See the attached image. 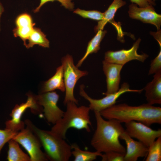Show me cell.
Returning <instances> with one entry per match:
<instances>
[{
	"label": "cell",
	"instance_id": "8",
	"mask_svg": "<svg viewBox=\"0 0 161 161\" xmlns=\"http://www.w3.org/2000/svg\"><path fill=\"white\" fill-rule=\"evenodd\" d=\"M27 95L28 97L26 102L16 105L12 110L10 114L12 118L6 122L5 129L17 132L24 129L25 124L21 120V118L28 108H30L34 113L41 112L40 106L37 103L35 96L30 94Z\"/></svg>",
	"mask_w": 161,
	"mask_h": 161
},
{
	"label": "cell",
	"instance_id": "27",
	"mask_svg": "<svg viewBox=\"0 0 161 161\" xmlns=\"http://www.w3.org/2000/svg\"><path fill=\"white\" fill-rule=\"evenodd\" d=\"M18 132L6 129L4 130L0 129V153L5 144L12 139Z\"/></svg>",
	"mask_w": 161,
	"mask_h": 161
},
{
	"label": "cell",
	"instance_id": "7",
	"mask_svg": "<svg viewBox=\"0 0 161 161\" xmlns=\"http://www.w3.org/2000/svg\"><path fill=\"white\" fill-rule=\"evenodd\" d=\"M84 88L83 85L80 86L79 93L80 95L89 101V107L90 110L99 112L115 104L117 99L123 94L128 92L140 93L144 89H131L129 84L124 82L116 92L106 95L103 98L97 99L89 97L84 91Z\"/></svg>",
	"mask_w": 161,
	"mask_h": 161
},
{
	"label": "cell",
	"instance_id": "10",
	"mask_svg": "<svg viewBox=\"0 0 161 161\" xmlns=\"http://www.w3.org/2000/svg\"><path fill=\"white\" fill-rule=\"evenodd\" d=\"M141 39L139 38L130 49H122L117 51L109 50L104 55V60L107 62L124 66L127 63L133 60H137L143 62L148 55L143 53L139 54L137 52Z\"/></svg>",
	"mask_w": 161,
	"mask_h": 161
},
{
	"label": "cell",
	"instance_id": "3",
	"mask_svg": "<svg viewBox=\"0 0 161 161\" xmlns=\"http://www.w3.org/2000/svg\"><path fill=\"white\" fill-rule=\"evenodd\" d=\"M39 140L48 160L52 161H68L72 155V149L64 140L51 131L41 129L30 120L24 122Z\"/></svg>",
	"mask_w": 161,
	"mask_h": 161
},
{
	"label": "cell",
	"instance_id": "24",
	"mask_svg": "<svg viewBox=\"0 0 161 161\" xmlns=\"http://www.w3.org/2000/svg\"><path fill=\"white\" fill-rule=\"evenodd\" d=\"M73 13L84 18L96 21L101 20L104 17V13L97 10H86L78 8L74 10Z\"/></svg>",
	"mask_w": 161,
	"mask_h": 161
},
{
	"label": "cell",
	"instance_id": "32",
	"mask_svg": "<svg viewBox=\"0 0 161 161\" xmlns=\"http://www.w3.org/2000/svg\"><path fill=\"white\" fill-rule=\"evenodd\" d=\"M154 1L155 0H153Z\"/></svg>",
	"mask_w": 161,
	"mask_h": 161
},
{
	"label": "cell",
	"instance_id": "4",
	"mask_svg": "<svg viewBox=\"0 0 161 161\" xmlns=\"http://www.w3.org/2000/svg\"><path fill=\"white\" fill-rule=\"evenodd\" d=\"M66 105V109L63 116L52 128V132L65 139L66 132L70 128L78 130L84 129L91 131L92 126L89 114V107L84 106H78L75 103L70 101Z\"/></svg>",
	"mask_w": 161,
	"mask_h": 161
},
{
	"label": "cell",
	"instance_id": "29",
	"mask_svg": "<svg viewBox=\"0 0 161 161\" xmlns=\"http://www.w3.org/2000/svg\"><path fill=\"white\" fill-rule=\"evenodd\" d=\"M133 3L138 5L139 7H145L149 6H154L155 3L153 0H130Z\"/></svg>",
	"mask_w": 161,
	"mask_h": 161
},
{
	"label": "cell",
	"instance_id": "19",
	"mask_svg": "<svg viewBox=\"0 0 161 161\" xmlns=\"http://www.w3.org/2000/svg\"><path fill=\"white\" fill-rule=\"evenodd\" d=\"M106 33V30H100L97 32L95 35L88 42L85 54L76 65L77 67L81 66L90 54L97 53L100 49V43Z\"/></svg>",
	"mask_w": 161,
	"mask_h": 161
},
{
	"label": "cell",
	"instance_id": "26",
	"mask_svg": "<svg viewBox=\"0 0 161 161\" xmlns=\"http://www.w3.org/2000/svg\"><path fill=\"white\" fill-rule=\"evenodd\" d=\"M72 0H40L39 4L34 10V13L38 12L41 7L45 4L49 2L57 1L59 2L62 6L66 9L72 10L74 8V4L72 2Z\"/></svg>",
	"mask_w": 161,
	"mask_h": 161
},
{
	"label": "cell",
	"instance_id": "16",
	"mask_svg": "<svg viewBox=\"0 0 161 161\" xmlns=\"http://www.w3.org/2000/svg\"><path fill=\"white\" fill-rule=\"evenodd\" d=\"M144 89L148 103L161 104V70L155 73L154 79Z\"/></svg>",
	"mask_w": 161,
	"mask_h": 161
},
{
	"label": "cell",
	"instance_id": "2",
	"mask_svg": "<svg viewBox=\"0 0 161 161\" xmlns=\"http://www.w3.org/2000/svg\"><path fill=\"white\" fill-rule=\"evenodd\" d=\"M96 128L91 141V145L100 153L114 151L126 153L125 148L120 143V135L125 129L115 119L106 120L99 112L94 111Z\"/></svg>",
	"mask_w": 161,
	"mask_h": 161
},
{
	"label": "cell",
	"instance_id": "6",
	"mask_svg": "<svg viewBox=\"0 0 161 161\" xmlns=\"http://www.w3.org/2000/svg\"><path fill=\"white\" fill-rule=\"evenodd\" d=\"M12 139L21 144L29 154L30 161H46L48 159L41 150V144L37 137L26 127L18 132Z\"/></svg>",
	"mask_w": 161,
	"mask_h": 161
},
{
	"label": "cell",
	"instance_id": "17",
	"mask_svg": "<svg viewBox=\"0 0 161 161\" xmlns=\"http://www.w3.org/2000/svg\"><path fill=\"white\" fill-rule=\"evenodd\" d=\"M65 91L64 79V70L62 65L56 69L55 75L44 82L41 90L42 93L53 91L55 89Z\"/></svg>",
	"mask_w": 161,
	"mask_h": 161
},
{
	"label": "cell",
	"instance_id": "9",
	"mask_svg": "<svg viewBox=\"0 0 161 161\" xmlns=\"http://www.w3.org/2000/svg\"><path fill=\"white\" fill-rule=\"evenodd\" d=\"M34 96L38 104L43 107L44 115L48 122L54 125L63 116L64 112L57 106L59 96L56 92L43 93Z\"/></svg>",
	"mask_w": 161,
	"mask_h": 161
},
{
	"label": "cell",
	"instance_id": "20",
	"mask_svg": "<svg viewBox=\"0 0 161 161\" xmlns=\"http://www.w3.org/2000/svg\"><path fill=\"white\" fill-rule=\"evenodd\" d=\"M7 160L9 161H30V157L20 148L18 143L11 139L8 142Z\"/></svg>",
	"mask_w": 161,
	"mask_h": 161
},
{
	"label": "cell",
	"instance_id": "18",
	"mask_svg": "<svg viewBox=\"0 0 161 161\" xmlns=\"http://www.w3.org/2000/svg\"><path fill=\"white\" fill-rule=\"evenodd\" d=\"M126 2L123 0H114L112 2L109 6L108 9L104 13L103 19L99 21L95 27L94 30L97 32L100 30H103V28L108 22H110L116 28L119 26L114 21V18L115 14L119 8L124 6Z\"/></svg>",
	"mask_w": 161,
	"mask_h": 161
},
{
	"label": "cell",
	"instance_id": "21",
	"mask_svg": "<svg viewBox=\"0 0 161 161\" xmlns=\"http://www.w3.org/2000/svg\"><path fill=\"white\" fill-rule=\"evenodd\" d=\"M27 40L28 43L25 47L28 49L36 44L44 48H49V42L46 35L38 28L34 27Z\"/></svg>",
	"mask_w": 161,
	"mask_h": 161
},
{
	"label": "cell",
	"instance_id": "28",
	"mask_svg": "<svg viewBox=\"0 0 161 161\" xmlns=\"http://www.w3.org/2000/svg\"><path fill=\"white\" fill-rule=\"evenodd\" d=\"M161 70V47L157 57L153 60L150 65L148 75H151Z\"/></svg>",
	"mask_w": 161,
	"mask_h": 161
},
{
	"label": "cell",
	"instance_id": "11",
	"mask_svg": "<svg viewBox=\"0 0 161 161\" xmlns=\"http://www.w3.org/2000/svg\"><path fill=\"white\" fill-rule=\"evenodd\" d=\"M125 131L131 137L134 138L149 147L156 138L161 136V129L154 130L139 122L131 121L125 123Z\"/></svg>",
	"mask_w": 161,
	"mask_h": 161
},
{
	"label": "cell",
	"instance_id": "22",
	"mask_svg": "<svg viewBox=\"0 0 161 161\" xmlns=\"http://www.w3.org/2000/svg\"><path fill=\"white\" fill-rule=\"evenodd\" d=\"M73 149L72 153L74 157V161H92L96 160L98 156H101L102 154L97 151L91 152L81 149L76 143L71 145Z\"/></svg>",
	"mask_w": 161,
	"mask_h": 161
},
{
	"label": "cell",
	"instance_id": "5",
	"mask_svg": "<svg viewBox=\"0 0 161 161\" xmlns=\"http://www.w3.org/2000/svg\"><path fill=\"white\" fill-rule=\"evenodd\" d=\"M62 65L64 70V79L65 87V95L64 103L65 105L68 102H73L77 104L78 100L74 95L75 86L81 78L88 74L87 71H83L78 69L74 64L72 56L67 54L61 59Z\"/></svg>",
	"mask_w": 161,
	"mask_h": 161
},
{
	"label": "cell",
	"instance_id": "13",
	"mask_svg": "<svg viewBox=\"0 0 161 161\" xmlns=\"http://www.w3.org/2000/svg\"><path fill=\"white\" fill-rule=\"evenodd\" d=\"M103 70L106 77L107 90L103 93L105 95L114 93L119 89L120 81V72L123 65L102 61Z\"/></svg>",
	"mask_w": 161,
	"mask_h": 161
},
{
	"label": "cell",
	"instance_id": "31",
	"mask_svg": "<svg viewBox=\"0 0 161 161\" xmlns=\"http://www.w3.org/2000/svg\"><path fill=\"white\" fill-rule=\"evenodd\" d=\"M3 11V7L1 4V3H0V18L1 17V16Z\"/></svg>",
	"mask_w": 161,
	"mask_h": 161
},
{
	"label": "cell",
	"instance_id": "15",
	"mask_svg": "<svg viewBox=\"0 0 161 161\" xmlns=\"http://www.w3.org/2000/svg\"><path fill=\"white\" fill-rule=\"evenodd\" d=\"M15 24L16 27L13 30L14 35L21 39L26 46V41L33 30L35 23L30 15L23 13L17 16Z\"/></svg>",
	"mask_w": 161,
	"mask_h": 161
},
{
	"label": "cell",
	"instance_id": "1",
	"mask_svg": "<svg viewBox=\"0 0 161 161\" xmlns=\"http://www.w3.org/2000/svg\"><path fill=\"white\" fill-rule=\"evenodd\" d=\"M107 120L115 119L121 123L135 121L149 126L154 123L161 124V108L148 103L137 106L126 103L114 104L100 112Z\"/></svg>",
	"mask_w": 161,
	"mask_h": 161
},
{
	"label": "cell",
	"instance_id": "14",
	"mask_svg": "<svg viewBox=\"0 0 161 161\" xmlns=\"http://www.w3.org/2000/svg\"><path fill=\"white\" fill-rule=\"evenodd\" d=\"M119 139L125 141L126 145L124 161H136L139 157H146L148 147L139 141L134 140L125 130L120 135Z\"/></svg>",
	"mask_w": 161,
	"mask_h": 161
},
{
	"label": "cell",
	"instance_id": "25",
	"mask_svg": "<svg viewBox=\"0 0 161 161\" xmlns=\"http://www.w3.org/2000/svg\"><path fill=\"white\" fill-rule=\"evenodd\" d=\"M125 153L114 151H109L101 156L102 161H124Z\"/></svg>",
	"mask_w": 161,
	"mask_h": 161
},
{
	"label": "cell",
	"instance_id": "12",
	"mask_svg": "<svg viewBox=\"0 0 161 161\" xmlns=\"http://www.w3.org/2000/svg\"><path fill=\"white\" fill-rule=\"evenodd\" d=\"M129 8L128 13L131 18L140 20L144 23L153 24L157 27V31L160 30L161 15L156 12L153 6L141 7L132 3Z\"/></svg>",
	"mask_w": 161,
	"mask_h": 161
},
{
	"label": "cell",
	"instance_id": "23",
	"mask_svg": "<svg viewBox=\"0 0 161 161\" xmlns=\"http://www.w3.org/2000/svg\"><path fill=\"white\" fill-rule=\"evenodd\" d=\"M148 147L146 161H161V136L157 138Z\"/></svg>",
	"mask_w": 161,
	"mask_h": 161
},
{
	"label": "cell",
	"instance_id": "30",
	"mask_svg": "<svg viewBox=\"0 0 161 161\" xmlns=\"http://www.w3.org/2000/svg\"><path fill=\"white\" fill-rule=\"evenodd\" d=\"M161 30H158L157 32H151L150 33L153 35L155 39L158 42L160 47H161Z\"/></svg>",
	"mask_w": 161,
	"mask_h": 161
}]
</instances>
